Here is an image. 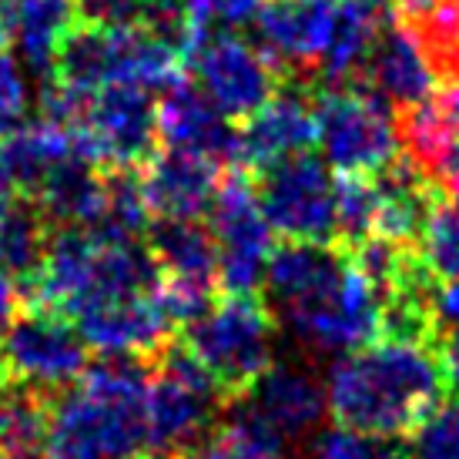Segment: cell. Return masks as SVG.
<instances>
[{"label": "cell", "instance_id": "cell-1", "mask_svg": "<svg viewBox=\"0 0 459 459\" xmlns=\"http://www.w3.org/2000/svg\"><path fill=\"white\" fill-rule=\"evenodd\" d=\"M325 406L335 426L403 439L449 399L443 349L433 342L376 339L345 352L325 372Z\"/></svg>", "mask_w": 459, "mask_h": 459}, {"label": "cell", "instance_id": "cell-2", "mask_svg": "<svg viewBox=\"0 0 459 459\" xmlns=\"http://www.w3.org/2000/svg\"><path fill=\"white\" fill-rule=\"evenodd\" d=\"M185 329V345L215 379L225 403L252 393L275 356V316L258 295H225Z\"/></svg>", "mask_w": 459, "mask_h": 459}, {"label": "cell", "instance_id": "cell-3", "mask_svg": "<svg viewBox=\"0 0 459 459\" xmlns=\"http://www.w3.org/2000/svg\"><path fill=\"white\" fill-rule=\"evenodd\" d=\"M316 117L325 165L339 175H379L403 154L393 104L362 81L316 88Z\"/></svg>", "mask_w": 459, "mask_h": 459}, {"label": "cell", "instance_id": "cell-4", "mask_svg": "<svg viewBox=\"0 0 459 459\" xmlns=\"http://www.w3.org/2000/svg\"><path fill=\"white\" fill-rule=\"evenodd\" d=\"M88 342L74 322L51 308L17 312L0 335V379L4 385L40 395H61L88 372Z\"/></svg>", "mask_w": 459, "mask_h": 459}, {"label": "cell", "instance_id": "cell-5", "mask_svg": "<svg viewBox=\"0 0 459 459\" xmlns=\"http://www.w3.org/2000/svg\"><path fill=\"white\" fill-rule=\"evenodd\" d=\"M67 131L81 161L101 171H138L158 144V104L152 91L108 84L91 94Z\"/></svg>", "mask_w": 459, "mask_h": 459}, {"label": "cell", "instance_id": "cell-6", "mask_svg": "<svg viewBox=\"0 0 459 459\" xmlns=\"http://www.w3.org/2000/svg\"><path fill=\"white\" fill-rule=\"evenodd\" d=\"M258 208L281 242L335 245V178L312 154H292L258 171Z\"/></svg>", "mask_w": 459, "mask_h": 459}, {"label": "cell", "instance_id": "cell-7", "mask_svg": "<svg viewBox=\"0 0 459 459\" xmlns=\"http://www.w3.org/2000/svg\"><path fill=\"white\" fill-rule=\"evenodd\" d=\"M208 215V229L218 245V289H225V295H255L275 248V231L268 229L245 168H231L221 178Z\"/></svg>", "mask_w": 459, "mask_h": 459}, {"label": "cell", "instance_id": "cell-8", "mask_svg": "<svg viewBox=\"0 0 459 459\" xmlns=\"http://www.w3.org/2000/svg\"><path fill=\"white\" fill-rule=\"evenodd\" d=\"M192 81L231 121H248L279 91V71L238 34H202L185 54Z\"/></svg>", "mask_w": 459, "mask_h": 459}, {"label": "cell", "instance_id": "cell-9", "mask_svg": "<svg viewBox=\"0 0 459 459\" xmlns=\"http://www.w3.org/2000/svg\"><path fill=\"white\" fill-rule=\"evenodd\" d=\"M335 0H265L255 17L258 51L279 77L316 88Z\"/></svg>", "mask_w": 459, "mask_h": 459}, {"label": "cell", "instance_id": "cell-10", "mask_svg": "<svg viewBox=\"0 0 459 459\" xmlns=\"http://www.w3.org/2000/svg\"><path fill=\"white\" fill-rule=\"evenodd\" d=\"M319 144V117H316V88L281 81L255 115L238 128V161L235 168L265 171L292 154H306Z\"/></svg>", "mask_w": 459, "mask_h": 459}, {"label": "cell", "instance_id": "cell-11", "mask_svg": "<svg viewBox=\"0 0 459 459\" xmlns=\"http://www.w3.org/2000/svg\"><path fill=\"white\" fill-rule=\"evenodd\" d=\"M299 342L316 352H356L362 345L376 342L383 335V302L372 292V285L349 262L342 281L322 295L316 306L299 312L285 322Z\"/></svg>", "mask_w": 459, "mask_h": 459}, {"label": "cell", "instance_id": "cell-12", "mask_svg": "<svg viewBox=\"0 0 459 459\" xmlns=\"http://www.w3.org/2000/svg\"><path fill=\"white\" fill-rule=\"evenodd\" d=\"M349 272V252L332 242H281L272 248L265 265V306L272 316L289 322L316 306Z\"/></svg>", "mask_w": 459, "mask_h": 459}, {"label": "cell", "instance_id": "cell-13", "mask_svg": "<svg viewBox=\"0 0 459 459\" xmlns=\"http://www.w3.org/2000/svg\"><path fill=\"white\" fill-rule=\"evenodd\" d=\"M158 141L175 152L208 158L215 165L238 161V128L208 101L192 77L171 81L158 98Z\"/></svg>", "mask_w": 459, "mask_h": 459}, {"label": "cell", "instance_id": "cell-14", "mask_svg": "<svg viewBox=\"0 0 459 459\" xmlns=\"http://www.w3.org/2000/svg\"><path fill=\"white\" fill-rule=\"evenodd\" d=\"M138 185L148 212L158 218H202L218 195L221 175L208 158L175 148H154L138 168Z\"/></svg>", "mask_w": 459, "mask_h": 459}, {"label": "cell", "instance_id": "cell-15", "mask_svg": "<svg viewBox=\"0 0 459 459\" xmlns=\"http://www.w3.org/2000/svg\"><path fill=\"white\" fill-rule=\"evenodd\" d=\"M238 403L258 412L281 439L312 433L319 426L322 412L329 409L325 385L295 362H272L265 376L252 385V393Z\"/></svg>", "mask_w": 459, "mask_h": 459}, {"label": "cell", "instance_id": "cell-16", "mask_svg": "<svg viewBox=\"0 0 459 459\" xmlns=\"http://www.w3.org/2000/svg\"><path fill=\"white\" fill-rule=\"evenodd\" d=\"M359 81L399 111L429 101L439 88L429 57L403 27H383Z\"/></svg>", "mask_w": 459, "mask_h": 459}, {"label": "cell", "instance_id": "cell-17", "mask_svg": "<svg viewBox=\"0 0 459 459\" xmlns=\"http://www.w3.org/2000/svg\"><path fill=\"white\" fill-rule=\"evenodd\" d=\"M67 158H77L71 131L38 117L0 138V178L17 195L34 198L40 185L54 175V168L65 165Z\"/></svg>", "mask_w": 459, "mask_h": 459}, {"label": "cell", "instance_id": "cell-18", "mask_svg": "<svg viewBox=\"0 0 459 459\" xmlns=\"http://www.w3.org/2000/svg\"><path fill=\"white\" fill-rule=\"evenodd\" d=\"M395 121L403 154L436 188H449L459 178V117L429 98L403 111Z\"/></svg>", "mask_w": 459, "mask_h": 459}, {"label": "cell", "instance_id": "cell-19", "mask_svg": "<svg viewBox=\"0 0 459 459\" xmlns=\"http://www.w3.org/2000/svg\"><path fill=\"white\" fill-rule=\"evenodd\" d=\"M144 248L165 279L202 281L218 289L215 235L198 218H158L144 231Z\"/></svg>", "mask_w": 459, "mask_h": 459}, {"label": "cell", "instance_id": "cell-20", "mask_svg": "<svg viewBox=\"0 0 459 459\" xmlns=\"http://www.w3.org/2000/svg\"><path fill=\"white\" fill-rule=\"evenodd\" d=\"M108 192V171L88 165L81 158H67L54 168V175L40 192L30 198L51 229H84L91 231L104 208Z\"/></svg>", "mask_w": 459, "mask_h": 459}, {"label": "cell", "instance_id": "cell-21", "mask_svg": "<svg viewBox=\"0 0 459 459\" xmlns=\"http://www.w3.org/2000/svg\"><path fill=\"white\" fill-rule=\"evenodd\" d=\"M11 44H17L27 67L51 74L65 38L77 27L74 0H4Z\"/></svg>", "mask_w": 459, "mask_h": 459}, {"label": "cell", "instance_id": "cell-22", "mask_svg": "<svg viewBox=\"0 0 459 459\" xmlns=\"http://www.w3.org/2000/svg\"><path fill=\"white\" fill-rule=\"evenodd\" d=\"M235 416L218 429L198 436L192 446L175 453L178 459H281V439L258 412L235 403Z\"/></svg>", "mask_w": 459, "mask_h": 459}, {"label": "cell", "instance_id": "cell-23", "mask_svg": "<svg viewBox=\"0 0 459 459\" xmlns=\"http://www.w3.org/2000/svg\"><path fill=\"white\" fill-rule=\"evenodd\" d=\"M51 225L44 221V215L38 212V204L30 198H17L13 202V212L7 218V225L0 231V268L11 275L21 292L24 285L40 268V258L48 252V238H51Z\"/></svg>", "mask_w": 459, "mask_h": 459}, {"label": "cell", "instance_id": "cell-24", "mask_svg": "<svg viewBox=\"0 0 459 459\" xmlns=\"http://www.w3.org/2000/svg\"><path fill=\"white\" fill-rule=\"evenodd\" d=\"M379 185L372 175H342L335 181V245L345 252L376 235Z\"/></svg>", "mask_w": 459, "mask_h": 459}, {"label": "cell", "instance_id": "cell-25", "mask_svg": "<svg viewBox=\"0 0 459 459\" xmlns=\"http://www.w3.org/2000/svg\"><path fill=\"white\" fill-rule=\"evenodd\" d=\"M406 439V459H459V399L439 403Z\"/></svg>", "mask_w": 459, "mask_h": 459}, {"label": "cell", "instance_id": "cell-26", "mask_svg": "<svg viewBox=\"0 0 459 459\" xmlns=\"http://www.w3.org/2000/svg\"><path fill=\"white\" fill-rule=\"evenodd\" d=\"M420 258L433 279H459V215L453 208H436L420 238Z\"/></svg>", "mask_w": 459, "mask_h": 459}, {"label": "cell", "instance_id": "cell-27", "mask_svg": "<svg viewBox=\"0 0 459 459\" xmlns=\"http://www.w3.org/2000/svg\"><path fill=\"white\" fill-rule=\"evenodd\" d=\"M265 0H185V13L195 38L202 34H235L238 27L255 24Z\"/></svg>", "mask_w": 459, "mask_h": 459}, {"label": "cell", "instance_id": "cell-28", "mask_svg": "<svg viewBox=\"0 0 459 459\" xmlns=\"http://www.w3.org/2000/svg\"><path fill=\"white\" fill-rule=\"evenodd\" d=\"M393 439H376V436L356 433V429H325L316 436L312 443V456L316 459H389L395 453Z\"/></svg>", "mask_w": 459, "mask_h": 459}, {"label": "cell", "instance_id": "cell-29", "mask_svg": "<svg viewBox=\"0 0 459 459\" xmlns=\"http://www.w3.org/2000/svg\"><path fill=\"white\" fill-rule=\"evenodd\" d=\"M77 24L91 27H141L152 0H74Z\"/></svg>", "mask_w": 459, "mask_h": 459}, {"label": "cell", "instance_id": "cell-30", "mask_svg": "<svg viewBox=\"0 0 459 459\" xmlns=\"http://www.w3.org/2000/svg\"><path fill=\"white\" fill-rule=\"evenodd\" d=\"M27 117V81L21 65L7 51H0V138L21 128Z\"/></svg>", "mask_w": 459, "mask_h": 459}, {"label": "cell", "instance_id": "cell-31", "mask_svg": "<svg viewBox=\"0 0 459 459\" xmlns=\"http://www.w3.org/2000/svg\"><path fill=\"white\" fill-rule=\"evenodd\" d=\"M429 306H433V322L439 339L459 332V279H436L433 292H429Z\"/></svg>", "mask_w": 459, "mask_h": 459}, {"label": "cell", "instance_id": "cell-32", "mask_svg": "<svg viewBox=\"0 0 459 459\" xmlns=\"http://www.w3.org/2000/svg\"><path fill=\"white\" fill-rule=\"evenodd\" d=\"M21 299H24V292H21V285L0 268V335L7 332V325L13 322V316L21 312Z\"/></svg>", "mask_w": 459, "mask_h": 459}, {"label": "cell", "instance_id": "cell-33", "mask_svg": "<svg viewBox=\"0 0 459 459\" xmlns=\"http://www.w3.org/2000/svg\"><path fill=\"white\" fill-rule=\"evenodd\" d=\"M443 362H446L449 385L459 389V332H453V335L443 339Z\"/></svg>", "mask_w": 459, "mask_h": 459}, {"label": "cell", "instance_id": "cell-34", "mask_svg": "<svg viewBox=\"0 0 459 459\" xmlns=\"http://www.w3.org/2000/svg\"><path fill=\"white\" fill-rule=\"evenodd\" d=\"M11 426H13V399H11V389H0V449H4L7 436H11Z\"/></svg>", "mask_w": 459, "mask_h": 459}, {"label": "cell", "instance_id": "cell-35", "mask_svg": "<svg viewBox=\"0 0 459 459\" xmlns=\"http://www.w3.org/2000/svg\"><path fill=\"white\" fill-rule=\"evenodd\" d=\"M13 202H17V192H13V188L7 185V181L0 178V231H4V225H7V218H11Z\"/></svg>", "mask_w": 459, "mask_h": 459}, {"label": "cell", "instance_id": "cell-36", "mask_svg": "<svg viewBox=\"0 0 459 459\" xmlns=\"http://www.w3.org/2000/svg\"><path fill=\"white\" fill-rule=\"evenodd\" d=\"M11 44V27H7V11H4V4H0V51Z\"/></svg>", "mask_w": 459, "mask_h": 459}, {"label": "cell", "instance_id": "cell-37", "mask_svg": "<svg viewBox=\"0 0 459 459\" xmlns=\"http://www.w3.org/2000/svg\"><path fill=\"white\" fill-rule=\"evenodd\" d=\"M356 4L372 7V11H379V13H389V0H356Z\"/></svg>", "mask_w": 459, "mask_h": 459}, {"label": "cell", "instance_id": "cell-38", "mask_svg": "<svg viewBox=\"0 0 459 459\" xmlns=\"http://www.w3.org/2000/svg\"><path fill=\"white\" fill-rule=\"evenodd\" d=\"M131 459H178L175 453H158V449H152V453H138V456H131Z\"/></svg>", "mask_w": 459, "mask_h": 459}, {"label": "cell", "instance_id": "cell-39", "mask_svg": "<svg viewBox=\"0 0 459 459\" xmlns=\"http://www.w3.org/2000/svg\"><path fill=\"white\" fill-rule=\"evenodd\" d=\"M449 198H453V212L459 215V178L449 185Z\"/></svg>", "mask_w": 459, "mask_h": 459}, {"label": "cell", "instance_id": "cell-40", "mask_svg": "<svg viewBox=\"0 0 459 459\" xmlns=\"http://www.w3.org/2000/svg\"><path fill=\"white\" fill-rule=\"evenodd\" d=\"M0 4H4V0H0Z\"/></svg>", "mask_w": 459, "mask_h": 459}]
</instances>
